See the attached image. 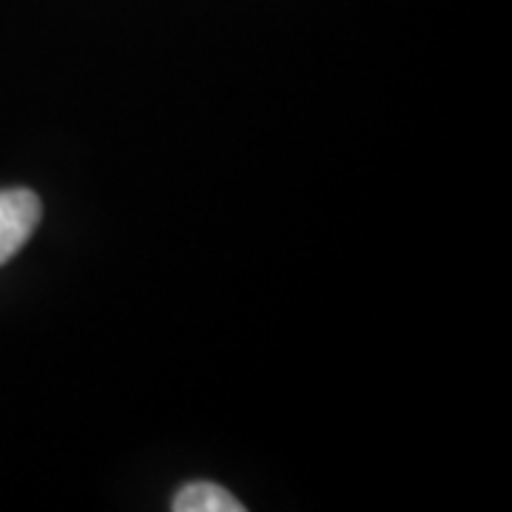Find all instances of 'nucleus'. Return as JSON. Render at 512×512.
<instances>
[{
	"instance_id": "f257e3e1",
	"label": "nucleus",
	"mask_w": 512,
	"mask_h": 512,
	"mask_svg": "<svg viewBox=\"0 0 512 512\" xmlns=\"http://www.w3.org/2000/svg\"><path fill=\"white\" fill-rule=\"evenodd\" d=\"M40 200L29 188L0 191V265H6L35 234L40 222Z\"/></svg>"
},
{
	"instance_id": "f03ea898",
	"label": "nucleus",
	"mask_w": 512,
	"mask_h": 512,
	"mask_svg": "<svg viewBox=\"0 0 512 512\" xmlns=\"http://www.w3.org/2000/svg\"><path fill=\"white\" fill-rule=\"evenodd\" d=\"M174 512H242L245 507L239 504L228 490H222L214 481H194L185 484L180 493L171 501Z\"/></svg>"
}]
</instances>
